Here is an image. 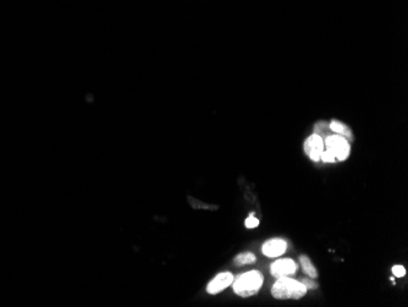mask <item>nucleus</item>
Returning a JSON list of instances; mask_svg holds the SVG:
<instances>
[{
    "label": "nucleus",
    "instance_id": "3",
    "mask_svg": "<svg viewBox=\"0 0 408 307\" xmlns=\"http://www.w3.org/2000/svg\"><path fill=\"white\" fill-rule=\"evenodd\" d=\"M324 149L335 156L336 161H345L349 155V142L339 135H329L324 139Z\"/></svg>",
    "mask_w": 408,
    "mask_h": 307
},
{
    "label": "nucleus",
    "instance_id": "9",
    "mask_svg": "<svg viewBox=\"0 0 408 307\" xmlns=\"http://www.w3.org/2000/svg\"><path fill=\"white\" fill-rule=\"evenodd\" d=\"M300 262H301V266H302V268H303V272H305L306 274H308L312 279L318 278V271L315 269V267L313 266L311 260H309L306 254H302V256L300 257Z\"/></svg>",
    "mask_w": 408,
    "mask_h": 307
},
{
    "label": "nucleus",
    "instance_id": "11",
    "mask_svg": "<svg viewBox=\"0 0 408 307\" xmlns=\"http://www.w3.org/2000/svg\"><path fill=\"white\" fill-rule=\"evenodd\" d=\"M314 130H315V134L319 135V136H321L323 139H325L327 136H329V135L327 134V131H331L330 127H329V124H327L325 121L318 122V124L315 125Z\"/></svg>",
    "mask_w": 408,
    "mask_h": 307
},
{
    "label": "nucleus",
    "instance_id": "2",
    "mask_svg": "<svg viewBox=\"0 0 408 307\" xmlns=\"http://www.w3.org/2000/svg\"><path fill=\"white\" fill-rule=\"evenodd\" d=\"M234 291L241 297H250L258 293L263 284V275L258 271H251L234 278Z\"/></svg>",
    "mask_w": 408,
    "mask_h": 307
},
{
    "label": "nucleus",
    "instance_id": "10",
    "mask_svg": "<svg viewBox=\"0 0 408 307\" xmlns=\"http://www.w3.org/2000/svg\"><path fill=\"white\" fill-rule=\"evenodd\" d=\"M256 262V256L253 253L246 252V253H241L236 257L235 263L237 266H244V265H250V263Z\"/></svg>",
    "mask_w": 408,
    "mask_h": 307
},
{
    "label": "nucleus",
    "instance_id": "13",
    "mask_svg": "<svg viewBox=\"0 0 408 307\" xmlns=\"http://www.w3.org/2000/svg\"><path fill=\"white\" fill-rule=\"evenodd\" d=\"M258 224H259V220L253 216V213L251 214V216L246 219V226L248 229L257 228V226H258Z\"/></svg>",
    "mask_w": 408,
    "mask_h": 307
},
{
    "label": "nucleus",
    "instance_id": "7",
    "mask_svg": "<svg viewBox=\"0 0 408 307\" xmlns=\"http://www.w3.org/2000/svg\"><path fill=\"white\" fill-rule=\"evenodd\" d=\"M286 241L281 240V239H273L263 245L262 251L266 257H278L281 256L286 251Z\"/></svg>",
    "mask_w": 408,
    "mask_h": 307
},
{
    "label": "nucleus",
    "instance_id": "12",
    "mask_svg": "<svg viewBox=\"0 0 408 307\" xmlns=\"http://www.w3.org/2000/svg\"><path fill=\"white\" fill-rule=\"evenodd\" d=\"M320 159H323V162H327V163H334V162H336L335 156H334L331 152L327 151V149H324L323 153H321V155H320Z\"/></svg>",
    "mask_w": 408,
    "mask_h": 307
},
{
    "label": "nucleus",
    "instance_id": "14",
    "mask_svg": "<svg viewBox=\"0 0 408 307\" xmlns=\"http://www.w3.org/2000/svg\"><path fill=\"white\" fill-rule=\"evenodd\" d=\"M392 273H394L395 277L401 278V277H403L404 274H406V269H404L403 266L396 265V266L392 267Z\"/></svg>",
    "mask_w": 408,
    "mask_h": 307
},
{
    "label": "nucleus",
    "instance_id": "6",
    "mask_svg": "<svg viewBox=\"0 0 408 307\" xmlns=\"http://www.w3.org/2000/svg\"><path fill=\"white\" fill-rule=\"evenodd\" d=\"M232 282H234V275H232L231 273L229 272L220 273V274H217L216 277L208 284L207 291L209 294L215 295V294L220 293V291H223L224 289H226L229 285H231Z\"/></svg>",
    "mask_w": 408,
    "mask_h": 307
},
{
    "label": "nucleus",
    "instance_id": "5",
    "mask_svg": "<svg viewBox=\"0 0 408 307\" xmlns=\"http://www.w3.org/2000/svg\"><path fill=\"white\" fill-rule=\"evenodd\" d=\"M296 271H297V265L294 263V261L288 259L276 261L275 263H273L270 268L271 274L274 275L275 278L288 277V275H292L293 273H296Z\"/></svg>",
    "mask_w": 408,
    "mask_h": 307
},
{
    "label": "nucleus",
    "instance_id": "15",
    "mask_svg": "<svg viewBox=\"0 0 408 307\" xmlns=\"http://www.w3.org/2000/svg\"><path fill=\"white\" fill-rule=\"evenodd\" d=\"M301 283L305 285L307 290H308V289H317V288H318V284L314 283L313 280H309V279H303V280L301 282Z\"/></svg>",
    "mask_w": 408,
    "mask_h": 307
},
{
    "label": "nucleus",
    "instance_id": "8",
    "mask_svg": "<svg viewBox=\"0 0 408 307\" xmlns=\"http://www.w3.org/2000/svg\"><path fill=\"white\" fill-rule=\"evenodd\" d=\"M329 127L330 130L333 131V133H335L336 135H339V136H342L343 139H346L348 141H352L353 140V135H352L351 130L346 126L345 124H342V122L337 121V120H333L329 124Z\"/></svg>",
    "mask_w": 408,
    "mask_h": 307
},
{
    "label": "nucleus",
    "instance_id": "4",
    "mask_svg": "<svg viewBox=\"0 0 408 307\" xmlns=\"http://www.w3.org/2000/svg\"><path fill=\"white\" fill-rule=\"evenodd\" d=\"M324 148V139L317 134H313L305 142V151L314 162L320 159V155L323 153Z\"/></svg>",
    "mask_w": 408,
    "mask_h": 307
},
{
    "label": "nucleus",
    "instance_id": "1",
    "mask_svg": "<svg viewBox=\"0 0 408 307\" xmlns=\"http://www.w3.org/2000/svg\"><path fill=\"white\" fill-rule=\"evenodd\" d=\"M307 289L301 282L294 280L288 277L278 278L276 283L273 285L271 294L275 299L298 300L306 295Z\"/></svg>",
    "mask_w": 408,
    "mask_h": 307
}]
</instances>
